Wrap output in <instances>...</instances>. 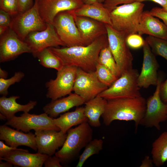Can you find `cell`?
<instances>
[{
  "instance_id": "ee69618b",
  "label": "cell",
  "mask_w": 167,
  "mask_h": 167,
  "mask_svg": "<svg viewBox=\"0 0 167 167\" xmlns=\"http://www.w3.org/2000/svg\"><path fill=\"white\" fill-rule=\"evenodd\" d=\"M149 1L157 3L164 7L167 6V0H134L135 2H142L143 1Z\"/></svg>"
},
{
  "instance_id": "4316f807",
  "label": "cell",
  "mask_w": 167,
  "mask_h": 167,
  "mask_svg": "<svg viewBox=\"0 0 167 167\" xmlns=\"http://www.w3.org/2000/svg\"><path fill=\"white\" fill-rule=\"evenodd\" d=\"M151 153L156 167L163 165L167 161V131L162 132L153 142Z\"/></svg>"
},
{
  "instance_id": "7bdbcfd3",
  "label": "cell",
  "mask_w": 167,
  "mask_h": 167,
  "mask_svg": "<svg viewBox=\"0 0 167 167\" xmlns=\"http://www.w3.org/2000/svg\"><path fill=\"white\" fill-rule=\"evenodd\" d=\"M153 162L152 159L150 158L148 156H145L144 159L142 161L140 167H152Z\"/></svg>"
},
{
  "instance_id": "8d00e7d4",
  "label": "cell",
  "mask_w": 167,
  "mask_h": 167,
  "mask_svg": "<svg viewBox=\"0 0 167 167\" xmlns=\"http://www.w3.org/2000/svg\"><path fill=\"white\" fill-rule=\"evenodd\" d=\"M152 16L160 19L167 26V11L162 10V8L154 7L149 11Z\"/></svg>"
},
{
  "instance_id": "4dcf8cb0",
  "label": "cell",
  "mask_w": 167,
  "mask_h": 167,
  "mask_svg": "<svg viewBox=\"0 0 167 167\" xmlns=\"http://www.w3.org/2000/svg\"><path fill=\"white\" fill-rule=\"evenodd\" d=\"M155 56L163 57L167 61V40L149 36L145 40Z\"/></svg>"
},
{
  "instance_id": "ac0fdd59",
  "label": "cell",
  "mask_w": 167,
  "mask_h": 167,
  "mask_svg": "<svg viewBox=\"0 0 167 167\" xmlns=\"http://www.w3.org/2000/svg\"><path fill=\"white\" fill-rule=\"evenodd\" d=\"M74 19L84 46L90 44L98 37L107 34L105 24L102 22L74 14Z\"/></svg>"
},
{
  "instance_id": "7402d4cb",
  "label": "cell",
  "mask_w": 167,
  "mask_h": 167,
  "mask_svg": "<svg viewBox=\"0 0 167 167\" xmlns=\"http://www.w3.org/2000/svg\"><path fill=\"white\" fill-rule=\"evenodd\" d=\"M84 99L77 94L71 93L66 97L51 101L43 108L44 113L52 118H56L60 114L66 112L74 107H78L85 103Z\"/></svg>"
},
{
  "instance_id": "ffe728a7",
  "label": "cell",
  "mask_w": 167,
  "mask_h": 167,
  "mask_svg": "<svg viewBox=\"0 0 167 167\" xmlns=\"http://www.w3.org/2000/svg\"><path fill=\"white\" fill-rule=\"evenodd\" d=\"M49 156L39 153H31L28 150L20 148L8 153L0 160L22 167H42Z\"/></svg>"
},
{
  "instance_id": "6da1fadb",
  "label": "cell",
  "mask_w": 167,
  "mask_h": 167,
  "mask_svg": "<svg viewBox=\"0 0 167 167\" xmlns=\"http://www.w3.org/2000/svg\"><path fill=\"white\" fill-rule=\"evenodd\" d=\"M109 46L107 34L98 37L87 46L49 47L64 65L74 66L88 72H94L101 49Z\"/></svg>"
},
{
  "instance_id": "1f68e13d",
  "label": "cell",
  "mask_w": 167,
  "mask_h": 167,
  "mask_svg": "<svg viewBox=\"0 0 167 167\" xmlns=\"http://www.w3.org/2000/svg\"><path fill=\"white\" fill-rule=\"evenodd\" d=\"M95 72L99 81L108 87L118 78L105 66L98 63Z\"/></svg>"
},
{
  "instance_id": "f546056e",
  "label": "cell",
  "mask_w": 167,
  "mask_h": 167,
  "mask_svg": "<svg viewBox=\"0 0 167 167\" xmlns=\"http://www.w3.org/2000/svg\"><path fill=\"white\" fill-rule=\"evenodd\" d=\"M98 63L105 66L118 78L120 76L117 64L109 46L104 47L101 50Z\"/></svg>"
},
{
  "instance_id": "8fae6325",
  "label": "cell",
  "mask_w": 167,
  "mask_h": 167,
  "mask_svg": "<svg viewBox=\"0 0 167 167\" xmlns=\"http://www.w3.org/2000/svg\"><path fill=\"white\" fill-rule=\"evenodd\" d=\"M5 124L25 132H29L32 130L60 131L54 123L53 118L45 113L36 114L24 112L19 116L15 115L7 120Z\"/></svg>"
},
{
  "instance_id": "5b68a950",
  "label": "cell",
  "mask_w": 167,
  "mask_h": 167,
  "mask_svg": "<svg viewBox=\"0 0 167 167\" xmlns=\"http://www.w3.org/2000/svg\"><path fill=\"white\" fill-rule=\"evenodd\" d=\"M139 74L137 70L133 68L124 72L98 96L107 100L141 96L138 84Z\"/></svg>"
},
{
  "instance_id": "f5cc1de1",
  "label": "cell",
  "mask_w": 167,
  "mask_h": 167,
  "mask_svg": "<svg viewBox=\"0 0 167 167\" xmlns=\"http://www.w3.org/2000/svg\"></svg>"
},
{
  "instance_id": "f907efd6",
  "label": "cell",
  "mask_w": 167,
  "mask_h": 167,
  "mask_svg": "<svg viewBox=\"0 0 167 167\" xmlns=\"http://www.w3.org/2000/svg\"><path fill=\"white\" fill-rule=\"evenodd\" d=\"M163 10L167 11V6L161 8Z\"/></svg>"
},
{
  "instance_id": "9a60e30c",
  "label": "cell",
  "mask_w": 167,
  "mask_h": 167,
  "mask_svg": "<svg viewBox=\"0 0 167 167\" xmlns=\"http://www.w3.org/2000/svg\"><path fill=\"white\" fill-rule=\"evenodd\" d=\"M40 15L46 24H53L59 13L75 10L83 4L81 0H36Z\"/></svg>"
},
{
  "instance_id": "681fc988",
  "label": "cell",
  "mask_w": 167,
  "mask_h": 167,
  "mask_svg": "<svg viewBox=\"0 0 167 167\" xmlns=\"http://www.w3.org/2000/svg\"><path fill=\"white\" fill-rule=\"evenodd\" d=\"M0 118L2 120H5L6 119V118L2 114L0 113Z\"/></svg>"
},
{
  "instance_id": "2e32d148",
  "label": "cell",
  "mask_w": 167,
  "mask_h": 167,
  "mask_svg": "<svg viewBox=\"0 0 167 167\" xmlns=\"http://www.w3.org/2000/svg\"><path fill=\"white\" fill-rule=\"evenodd\" d=\"M142 47L143 60L141 71L138 78V84L140 88H147L150 85H157L158 80L157 71L159 65L156 56L145 40Z\"/></svg>"
},
{
  "instance_id": "d590c367",
  "label": "cell",
  "mask_w": 167,
  "mask_h": 167,
  "mask_svg": "<svg viewBox=\"0 0 167 167\" xmlns=\"http://www.w3.org/2000/svg\"><path fill=\"white\" fill-rule=\"evenodd\" d=\"M134 2V0H105L103 4L104 7L110 12L119 4L130 3Z\"/></svg>"
},
{
  "instance_id": "cb8c5ba5",
  "label": "cell",
  "mask_w": 167,
  "mask_h": 167,
  "mask_svg": "<svg viewBox=\"0 0 167 167\" xmlns=\"http://www.w3.org/2000/svg\"><path fill=\"white\" fill-rule=\"evenodd\" d=\"M74 15L88 17L111 26L110 12L98 2L91 4H84L73 10Z\"/></svg>"
},
{
  "instance_id": "7a4b0ae2",
  "label": "cell",
  "mask_w": 167,
  "mask_h": 167,
  "mask_svg": "<svg viewBox=\"0 0 167 167\" xmlns=\"http://www.w3.org/2000/svg\"><path fill=\"white\" fill-rule=\"evenodd\" d=\"M146 104V100L142 96L107 100L105 112L101 116L103 123L109 126L115 120L133 121L136 133L144 115Z\"/></svg>"
},
{
  "instance_id": "7c38bea8",
  "label": "cell",
  "mask_w": 167,
  "mask_h": 167,
  "mask_svg": "<svg viewBox=\"0 0 167 167\" xmlns=\"http://www.w3.org/2000/svg\"><path fill=\"white\" fill-rule=\"evenodd\" d=\"M108 87L99 81L95 71L88 72L78 68L73 91L85 102L97 96Z\"/></svg>"
},
{
  "instance_id": "e0dca14e",
  "label": "cell",
  "mask_w": 167,
  "mask_h": 167,
  "mask_svg": "<svg viewBox=\"0 0 167 167\" xmlns=\"http://www.w3.org/2000/svg\"><path fill=\"white\" fill-rule=\"evenodd\" d=\"M35 134L37 152L49 156L55 154L62 147L67 135V133L53 130H38L35 131Z\"/></svg>"
},
{
  "instance_id": "c3c4849f",
  "label": "cell",
  "mask_w": 167,
  "mask_h": 167,
  "mask_svg": "<svg viewBox=\"0 0 167 167\" xmlns=\"http://www.w3.org/2000/svg\"><path fill=\"white\" fill-rule=\"evenodd\" d=\"M84 4H91L96 2L97 0H81Z\"/></svg>"
},
{
  "instance_id": "484cf974",
  "label": "cell",
  "mask_w": 167,
  "mask_h": 167,
  "mask_svg": "<svg viewBox=\"0 0 167 167\" xmlns=\"http://www.w3.org/2000/svg\"><path fill=\"white\" fill-rule=\"evenodd\" d=\"M84 110V107H77L74 111L60 114L58 118H53V122L61 131L66 133L73 126L88 122Z\"/></svg>"
},
{
  "instance_id": "5bb4252c",
  "label": "cell",
  "mask_w": 167,
  "mask_h": 167,
  "mask_svg": "<svg viewBox=\"0 0 167 167\" xmlns=\"http://www.w3.org/2000/svg\"><path fill=\"white\" fill-rule=\"evenodd\" d=\"M24 53H32L28 45L10 27L0 39V62L14 60Z\"/></svg>"
},
{
  "instance_id": "836d02e7",
  "label": "cell",
  "mask_w": 167,
  "mask_h": 167,
  "mask_svg": "<svg viewBox=\"0 0 167 167\" xmlns=\"http://www.w3.org/2000/svg\"><path fill=\"white\" fill-rule=\"evenodd\" d=\"M0 9L14 16L19 12L18 0H0Z\"/></svg>"
},
{
  "instance_id": "30bf717a",
  "label": "cell",
  "mask_w": 167,
  "mask_h": 167,
  "mask_svg": "<svg viewBox=\"0 0 167 167\" xmlns=\"http://www.w3.org/2000/svg\"><path fill=\"white\" fill-rule=\"evenodd\" d=\"M162 81V78L159 76L154 92L146 100L145 113L139 123L146 127H154L159 131L161 130L160 123L167 120V103L163 102L160 95V87Z\"/></svg>"
},
{
  "instance_id": "b9f144b4",
  "label": "cell",
  "mask_w": 167,
  "mask_h": 167,
  "mask_svg": "<svg viewBox=\"0 0 167 167\" xmlns=\"http://www.w3.org/2000/svg\"><path fill=\"white\" fill-rule=\"evenodd\" d=\"M19 12H24L33 6L32 0H18Z\"/></svg>"
},
{
  "instance_id": "816d5d0a",
  "label": "cell",
  "mask_w": 167,
  "mask_h": 167,
  "mask_svg": "<svg viewBox=\"0 0 167 167\" xmlns=\"http://www.w3.org/2000/svg\"><path fill=\"white\" fill-rule=\"evenodd\" d=\"M105 0H97V1L99 2L103 3Z\"/></svg>"
},
{
  "instance_id": "603a6c76",
  "label": "cell",
  "mask_w": 167,
  "mask_h": 167,
  "mask_svg": "<svg viewBox=\"0 0 167 167\" xmlns=\"http://www.w3.org/2000/svg\"><path fill=\"white\" fill-rule=\"evenodd\" d=\"M19 98L18 96H12L9 97L2 96L0 98V112L7 120L13 117L18 112H29L37 104L36 101H30L26 104H20L16 102V100Z\"/></svg>"
},
{
  "instance_id": "74e56055",
  "label": "cell",
  "mask_w": 167,
  "mask_h": 167,
  "mask_svg": "<svg viewBox=\"0 0 167 167\" xmlns=\"http://www.w3.org/2000/svg\"><path fill=\"white\" fill-rule=\"evenodd\" d=\"M60 159L55 156H48L45 161L44 164L45 167H62L60 164Z\"/></svg>"
},
{
  "instance_id": "60d3db41",
  "label": "cell",
  "mask_w": 167,
  "mask_h": 167,
  "mask_svg": "<svg viewBox=\"0 0 167 167\" xmlns=\"http://www.w3.org/2000/svg\"><path fill=\"white\" fill-rule=\"evenodd\" d=\"M20 148H15L6 145L2 140L0 141V157H2L10 152Z\"/></svg>"
},
{
  "instance_id": "52a82bcc",
  "label": "cell",
  "mask_w": 167,
  "mask_h": 167,
  "mask_svg": "<svg viewBox=\"0 0 167 167\" xmlns=\"http://www.w3.org/2000/svg\"><path fill=\"white\" fill-rule=\"evenodd\" d=\"M9 27L23 41L31 32L46 28V24L40 15L36 0L30 8L12 16Z\"/></svg>"
},
{
  "instance_id": "7dc6e473",
  "label": "cell",
  "mask_w": 167,
  "mask_h": 167,
  "mask_svg": "<svg viewBox=\"0 0 167 167\" xmlns=\"http://www.w3.org/2000/svg\"><path fill=\"white\" fill-rule=\"evenodd\" d=\"M9 28V27L0 26V36L3 35Z\"/></svg>"
},
{
  "instance_id": "44dd1931",
  "label": "cell",
  "mask_w": 167,
  "mask_h": 167,
  "mask_svg": "<svg viewBox=\"0 0 167 167\" xmlns=\"http://www.w3.org/2000/svg\"><path fill=\"white\" fill-rule=\"evenodd\" d=\"M137 33L146 34L167 40V26L151 15L149 11L143 12L140 19Z\"/></svg>"
},
{
  "instance_id": "ab89813d",
  "label": "cell",
  "mask_w": 167,
  "mask_h": 167,
  "mask_svg": "<svg viewBox=\"0 0 167 167\" xmlns=\"http://www.w3.org/2000/svg\"><path fill=\"white\" fill-rule=\"evenodd\" d=\"M160 95L161 100L167 103V78L161 82L160 87Z\"/></svg>"
},
{
  "instance_id": "d4e9b609",
  "label": "cell",
  "mask_w": 167,
  "mask_h": 167,
  "mask_svg": "<svg viewBox=\"0 0 167 167\" xmlns=\"http://www.w3.org/2000/svg\"><path fill=\"white\" fill-rule=\"evenodd\" d=\"M107 100L97 96L85 102L84 113L88 122L92 127L100 126L101 116L105 112Z\"/></svg>"
},
{
  "instance_id": "8992f818",
  "label": "cell",
  "mask_w": 167,
  "mask_h": 167,
  "mask_svg": "<svg viewBox=\"0 0 167 167\" xmlns=\"http://www.w3.org/2000/svg\"><path fill=\"white\" fill-rule=\"evenodd\" d=\"M109 46L117 64L120 75L133 68V57L128 45L127 36L105 24Z\"/></svg>"
},
{
  "instance_id": "f1b7e54d",
  "label": "cell",
  "mask_w": 167,
  "mask_h": 167,
  "mask_svg": "<svg viewBox=\"0 0 167 167\" xmlns=\"http://www.w3.org/2000/svg\"><path fill=\"white\" fill-rule=\"evenodd\" d=\"M103 141L101 139H95L91 141L85 147L79 157L76 167H82L86 160L92 156L98 154L103 147Z\"/></svg>"
},
{
  "instance_id": "83f0119b",
  "label": "cell",
  "mask_w": 167,
  "mask_h": 167,
  "mask_svg": "<svg viewBox=\"0 0 167 167\" xmlns=\"http://www.w3.org/2000/svg\"><path fill=\"white\" fill-rule=\"evenodd\" d=\"M36 57L40 64L46 68H53L58 71L64 66L62 60L49 48L40 51Z\"/></svg>"
},
{
  "instance_id": "9c48e42d",
  "label": "cell",
  "mask_w": 167,
  "mask_h": 167,
  "mask_svg": "<svg viewBox=\"0 0 167 167\" xmlns=\"http://www.w3.org/2000/svg\"><path fill=\"white\" fill-rule=\"evenodd\" d=\"M53 24L65 46H84L75 21L73 10L58 13L55 17Z\"/></svg>"
},
{
  "instance_id": "3957f363",
  "label": "cell",
  "mask_w": 167,
  "mask_h": 167,
  "mask_svg": "<svg viewBox=\"0 0 167 167\" xmlns=\"http://www.w3.org/2000/svg\"><path fill=\"white\" fill-rule=\"evenodd\" d=\"M67 132L63 145L55 154L62 165L67 164L73 160L92 140L93 135V130L88 122L70 128Z\"/></svg>"
},
{
  "instance_id": "d6a6232c",
  "label": "cell",
  "mask_w": 167,
  "mask_h": 167,
  "mask_svg": "<svg viewBox=\"0 0 167 167\" xmlns=\"http://www.w3.org/2000/svg\"><path fill=\"white\" fill-rule=\"evenodd\" d=\"M25 76L24 74L21 71L16 72L11 78L3 79L0 78V94L6 96L8 94V89L9 87L15 83L21 81Z\"/></svg>"
},
{
  "instance_id": "f35d334b",
  "label": "cell",
  "mask_w": 167,
  "mask_h": 167,
  "mask_svg": "<svg viewBox=\"0 0 167 167\" xmlns=\"http://www.w3.org/2000/svg\"><path fill=\"white\" fill-rule=\"evenodd\" d=\"M8 13L2 10H0V26L9 27L11 18Z\"/></svg>"
},
{
  "instance_id": "4fadbf2b",
  "label": "cell",
  "mask_w": 167,
  "mask_h": 167,
  "mask_svg": "<svg viewBox=\"0 0 167 167\" xmlns=\"http://www.w3.org/2000/svg\"><path fill=\"white\" fill-rule=\"evenodd\" d=\"M25 41L30 48L34 57L43 49L59 46H65L58 36L53 24H46V28L41 31L30 33Z\"/></svg>"
},
{
  "instance_id": "e575fe53",
  "label": "cell",
  "mask_w": 167,
  "mask_h": 167,
  "mask_svg": "<svg viewBox=\"0 0 167 167\" xmlns=\"http://www.w3.org/2000/svg\"><path fill=\"white\" fill-rule=\"evenodd\" d=\"M126 40L129 47L134 49L143 47L145 42L141 35L137 33L128 35L126 37Z\"/></svg>"
},
{
  "instance_id": "d6986e66",
  "label": "cell",
  "mask_w": 167,
  "mask_h": 167,
  "mask_svg": "<svg viewBox=\"0 0 167 167\" xmlns=\"http://www.w3.org/2000/svg\"><path fill=\"white\" fill-rule=\"evenodd\" d=\"M0 139L5 141L6 145L13 148L25 146L35 151H37L35 134L29 132L25 133L15 130L5 124L0 126Z\"/></svg>"
},
{
  "instance_id": "bcb514c9",
  "label": "cell",
  "mask_w": 167,
  "mask_h": 167,
  "mask_svg": "<svg viewBox=\"0 0 167 167\" xmlns=\"http://www.w3.org/2000/svg\"><path fill=\"white\" fill-rule=\"evenodd\" d=\"M8 75L7 72L0 68V78L6 79Z\"/></svg>"
},
{
  "instance_id": "ba28073f",
  "label": "cell",
  "mask_w": 167,
  "mask_h": 167,
  "mask_svg": "<svg viewBox=\"0 0 167 167\" xmlns=\"http://www.w3.org/2000/svg\"><path fill=\"white\" fill-rule=\"evenodd\" d=\"M78 67L64 65L58 71L56 78L50 79L45 83L47 88L46 96L54 100L68 95L73 91Z\"/></svg>"
},
{
  "instance_id": "f6af8a7d",
  "label": "cell",
  "mask_w": 167,
  "mask_h": 167,
  "mask_svg": "<svg viewBox=\"0 0 167 167\" xmlns=\"http://www.w3.org/2000/svg\"><path fill=\"white\" fill-rule=\"evenodd\" d=\"M13 165L8 161H6L5 162H3L0 160V167H12Z\"/></svg>"
},
{
  "instance_id": "277c9868",
  "label": "cell",
  "mask_w": 167,
  "mask_h": 167,
  "mask_svg": "<svg viewBox=\"0 0 167 167\" xmlns=\"http://www.w3.org/2000/svg\"><path fill=\"white\" fill-rule=\"evenodd\" d=\"M144 4L135 2L117 6L110 12L111 26L126 36L137 33Z\"/></svg>"
}]
</instances>
